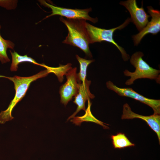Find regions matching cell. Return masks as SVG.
<instances>
[{"instance_id": "6da1fadb", "label": "cell", "mask_w": 160, "mask_h": 160, "mask_svg": "<svg viewBox=\"0 0 160 160\" xmlns=\"http://www.w3.org/2000/svg\"><path fill=\"white\" fill-rule=\"evenodd\" d=\"M50 73L48 68L41 71L36 74L28 77H21L15 76L13 77L1 76V78L9 79L13 82L14 85L15 93V97L10 102L8 108L0 113V123L4 124L7 121L14 118L12 112L17 103L25 96L31 84L37 79L44 77Z\"/></svg>"}, {"instance_id": "7a4b0ae2", "label": "cell", "mask_w": 160, "mask_h": 160, "mask_svg": "<svg viewBox=\"0 0 160 160\" xmlns=\"http://www.w3.org/2000/svg\"><path fill=\"white\" fill-rule=\"evenodd\" d=\"M60 20L66 26L68 31L67 36L63 43L77 47L82 50L88 57L92 55L89 47V39L85 27L86 20L83 19H65L62 17Z\"/></svg>"}, {"instance_id": "3957f363", "label": "cell", "mask_w": 160, "mask_h": 160, "mask_svg": "<svg viewBox=\"0 0 160 160\" xmlns=\"http://www.w3.org/2000/svg\"><path fill=\"white\" fill-rule=\"evenodd\" d=\"M143 53L139 51L135 53L131 56L130 62L135 68V70L133 72L127 70L124 71L125 76L130 77L125 82L126 85H131L137 79L143 78L155 80L159 83L160 71L151 67L143 59Z\"/></svg>"}, {"instance_id": "277c9868", "label": "cell", "mask_w": 160, "mask_h": 160, "mask_svg": "<svg viewBox=\"0 0 160 160\" xmlns=\"http://www.w3.org/2000/svg\"><path fill=\"white\" fill-rule=\"evenodd\" d=\"M131 20V19L128 18L122 24L116 28L109 29L98 28L86 22L85 27L89 44L103 41L111 43L115 45L119 50L124 60H128L129 58V55L127 54L124 48L119 46L114 41L113 36L115 31L123 29L128 25Z\"/></svg>"}, {"instance_id": "5b68a950", "label": "cell", "mask_w": 160, "mask_h": 160, "mask_svg": "<svg viewBox=\"0 0 160 160\" xmlns=\"http://www.w3.org/2000/svg\"><path fill=\"white\" fill-rule=\"evenodd\" d=\"M39 2L41 5L50 8L52 10V13L47 16L42 20L53 16L59 15L65 17L67 19H83L89 21L93 23L98 21L97 17L93 18L89 15V12L92 10L91 8L84 9H71L55 6L44 0H39Z\"/></svg>"}, {"instance_id": "8992f818", "label": "cell", "mask_w": 160, "mask_h": 160, "mask_svg": "<svg viewBox=\"0 0 160 160\" xmlns=\"http://www.w3.org/2000/svg\"><path fill=\"white\" fill-rule=\"evenodd\" d=\"M106 87L119 95L127 97L134 99L151 107L155 114H160V100L148 98L139 94L131 88H120L111 81L106 83Z\"/></svg>"}, {"instance_id": "52a82bcc", "label": "cell", "mask_w": 160, "mask_h": 160, "mask_svg": "<svg viewBox=\"0 0 160 160\" xmlns=\"http://www.w3.org/2000/svg\"><path fill=\"white\" fill-rule=\"evenodd\" d=\"M76 67L72 68L65 74L67 81L60 87L59 92L60 102L65 106L75 96L78 90Z\"/></svg>"}, {"instance_id": "ba28073f", "label": "cell", "mask_w": 160, "mask_h": 160, "mask_svg": "<svg viewBox=\"0 0 160 160\" xmlns=\"http://www.w3.org/2000/svg\"><path fill=\"white\" fill-rule=\"evenodd\" d=\"M120 4L124 6L129 11L131 16V20L139 31H140L145 27L150 16L145 12L142 4L141 7H138L135 0L121 1Z\"/></svg>"}, {"instance_id": "9c48e42d", "label": "cell", "mask_w": 160, "mask_h": 160, "mask_svg": "<svg viewBox=\"0 0 160 160\" xmlns=\"http://www.w3.org/2000/svg\"><path fill=\"white\" fill-rule=\"evenodd\" d=\"M134 118L141 119L145 121L150 128L157 135L159 143L160 142V114H155L145 116L137 114L131 110L127 103H125L123 106L122 114L121 119H132Z\"/></svg>"}, {"instance_id": "30bf717a", "label": "cell", "mask_w": 160, "mask_h": 160, "mask_svg": "<svg viewBox=\"0 0 160 160\" xmlns=\"http://www.w3.org/2000/svg\"><path fill=\"white\" fill-rule=\"evenodd\" d=\"M148 12L152 17L151 21L138 34L132 36L134 44L137 45L142 38L149 33L157 34L160 31V12L151 6H148Z\"/></svg>"}, {"instance_id": "8fae6325", "label": "cell", "mask_w": 160, "mask_h": 160, "mask_svg": "<svg viewBox=\"0 0 160 160\" xmlns=\"http://www.w3.org/2000/svg\"><path fill=\"white\" fill-rule=\"evenodd\" d=\"M91 83V81L88 80L87 79L84 82L78 83V91L73 101L77 105L76 110L68 118L67 121L75 117L81 110L85 111L86 101L95 97V96L91 93L90 91L89 86Z\"/></svg>"}, {"instance_id": "7c38bea8", "label": "cell", "mask_w": 160, "mask_h": 160, "mask_svg": "<svg viewBox=\"0 0 160 160\" xmlns=\"http://www.w3.org/2000/svg\"><path fill=\"white\" fill-rule=\"evenodd\" d=\"M88 106L85 111L84 115L80 116H75L70 121L76 126H80L81 123L84 121L93 122L102 126L105 129H108V127L104 125L107 124L98 120L93 115L90 110L91 103L90 100H88Z\"/></svg>"}, {"instance_id": "4fadbf2b", "label": "cell", "mask_w": 160, "mask_h": 160, "mask_svg": "<svg viewBox=\"0 0 160 160\" xmlns=\"http://www.w3.org/2000/svg\"><path fill=\"white\" fill-rule=\"evenodd\" d=\"M9 51L12 57V62L10 67V70L11 71H16L18 68V65L20 63L24 62H28L43 67L44 64H39L35 60L28 56L27 55H21L15 51L12 52L10 50Z\"/></svg>"}, {"instance_id": "5bb4252c", "label": "cell", "mask_w": 160, "mask_h": 160, "mask_svg": "<svg viewBox=\"0 0 160 160\" xmlns=\"http://www.w3.org/2000/svg\"><path fill=\"white\" fill-rule=\"evenodd\" d=\"M1 26L0 25V31ZM15 44L11 41L4 39L1 36L0 32V61L2 64L6 63L10 61L7 54L8 49H13Z\"/></svg>"}, {"instance_id": "9a60e30c", "label": "cell", "mask_w": 160, "mask_h": 160, "mask_svg": "<svg viewBox=\"0 0 160 160\" xmlns=\"http://www.w3.org/2000/svg\"><path fill=\"white\" fill-rule=\"evenodd\" d=\"M111 137L114 148L121 149L135 145L123 133L120 132L116 135H112Z\"/></svg>"}, {"instance_id": "2e32d148", "label": "cell", "mask_w": 160, "mask_h": 160, "mask_svg": "<svg viewBox=\"0 0 160 160\" xmlns=\"http://www.w3.org/2000/svg\"><path fill=\"white\" fill-rule=\"evenodd\" d=\"M76 57L80 64V71L77 73V79L78 83L83 82L86 79L87 71L88 65L94 61L93 60H87L76 55Z\"/></svg>"}, {"instance_id": "e0dca14e", "label": "cell", "mask_w": 160, "mask_h": 160, "mask_svg": "<svg viewBox=\"0 0 160 160\" xmlns=\"http://www.w3.org/2000/svg\"><path fill=\"white\" fill-rule=\"evenodd\" d=\"M71 64L68 63L66 65H60L57 67H51L48 66L51 73H53L57 76L59 81L61 82L63 80V76L70 69L72 68Z\"/></svg>"}, {"instance_id": "ac0fdd59", "label": "cell", "mask_w": 160, "mask_h": 160, "mask_svg": "<svg viewBox=\"0 0 160 160\" xmlns=\"http://www.w3.org/2000/svg\"><path fill=\"white\" fill-rule=\"evenodd\" d=\"M18 2L17 0H0V7L8 10L15 9Z\"/></svg>"}]
</instances>
